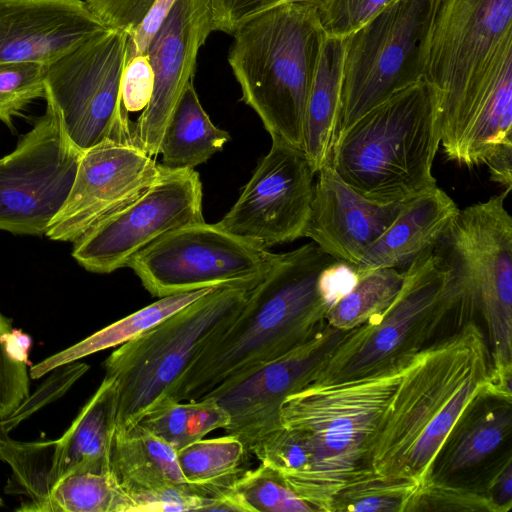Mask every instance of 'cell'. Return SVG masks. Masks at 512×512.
Wrapping results in <instances>:
<instances>
[{
    "instance_id": "obj_1",
    "label": "cell",
    "mask_w": 512,
    "mask_h": 512,
    "mask_svg": "<svg viewBox=\"0 0 512 512\" xmlns=\"http://www.w3.org/2000/svg\"><path fill=\"white\" fill-rule=\"evenodd\" d=\"M488 396H493L489 351L479 326L467 321L408 357L374 439L370 469L424 488L454 426Z\"/></svg>"
},
{
    "instance_id": "obj_2",
    "label": "cell",
    "mask_w": 512,
    "mask_h": 512,
    "mask_svg": "<svg viewBox=\"0 0 512 512\" xmlns=\"http://www.w3.org/2000/svg\"><path fill=\"white\" fill-rule=\"evenodd\" d=\"M336 260L314 242L278 254L234 321L187 368L172 398H203L312 339L330 309L320 277Z\"/></svg>"
},
{
    "instance_id": "obj_3",
    "label": "cell",
    "mask_w": 512,
    "mask_h": 512,
    "mask_svg": "<svg viewBox=\"0 0 512 512\" xmlns=\"http://www.w3.org/2000/svg\"><path fill=\"white\" fill-rule=\"evenodd\" d=\"M408 357L363 377L310 383L284 400L282 427L314 444L311 471L287 486L315 511L331 512L341 489L373 472L369 454Z\"/></svg>"
},
{
    "instance_id": "obj_4",
    "label": "cell",
    "mask_w": 512,
    "mask_h": 512,
    "mask_svg": "<svg viewBox=\"0 0 512 512\" xmlns=\"http://www.w3.org/2000/svg\"><path fill=\"white\" fill-rule=\"evenodd\" d=\"M512 48V0H433L420 68L440 114L443 152L478 124Z\"/></svg>"
},
{
    "instance_id": "obj_5",
    "label": "cell",
    "mask_w": 512,
    "mask_h": 512,
    "mask_svg": "<svg viewBox=\"0 0 512 512\" xmlns=\"http://www.w3.org/2000/svg\"><path fill=\"white\" fill-rule=\"evenodd\" d=\"M228 63L241 100L271 137L303 150L305 112L325 34L315 6L287 0L234 28Z\"/></svg>"
},
{
    "instance_id": "obj_6",
    "label": "cell",
    "mask_w": 512,
    "mask_h": 512,
    "mask_svg": "<svg viewBox=\"0 0 512 512\" xmlns=\"http://www.w3.org/2000/svg\"><path fill=\"white\" fill-rule=\"evenodd\" d=\"M441 123L423 80L396 92L337 134L330 165L361 196L403 201L434 188Z\"/></svg>"
},
{
    "instance_id": "obj_7",
    "label": "cell",
    "mask_w": 512,
    "mask_h": 512,
    "mask_svg": "<svg viewBox=\"0 0 512 512\" xmlns=\"http://www.w3.org/2000/svg\"><path fill=\"white\" fill-rule=\"evenodd\" d=\"M503 191L458 211L433 248L448 269L463 315L479 313L489 340L491 384L511 397L512 217Z\"/></svg>"
},
{
    "instance_id": "obj_8",
    "label": "cell",
    "mask_w": 512,
    "mask_h": 512,
    "mask_svg": "<svg viewBox=\"0 0 512 512\" xmlns=\"http://www.w3.org/2000/svg\"><path fill=\"white\" fill-rule=\"evenodd\" d=\"M252 289L216 287L106 358L105 376L116 383V429L136 425L157 403L172 398L187 368L234 321Z\"/></svg>"
},
{
    "instance_id": "obj_9",
    "label": "cell",
    "mask_w": 512,
    "mask_h": 512,
    "mask_svg": "<svg viewBox=\"0 0 512 512\" xmlns=\"http://www.w3.org/2000/svg\"><path fill=\"white\" fill-rule=\"evenodd\" d=\"M403 274L401 289L387 310L348 331L312 383L340 382L387 368L424 348L440 324L455 313L459 297L433 249Z\"/></svg>"
},
{
    "instance_id": "obj_10",
    "label": "cell",
    "mask_w": 512,
    "mask_h": 512,
    "mask_svg": "<svg viewBox=\"0 0 512 512\" xmlns=\"http://www.w3.org/2000/svg\"><path fill=\"white\" fill-rule=\"evenodd\" d=\"M433 0H390L346 37L337 134L396 92L420 81Z\"/></svg>"
},
{
    "instance_id": "obj_11",
    "label": "cell",
    "mask_w": 512,
    "mask_h": 512,
    "mask_svg": "<svg viewBox=\"0 0 512 512\" xmlns=\"http://www.w3.org/2000/svg\"><path fill=\"white\" fill-rule=\"evenodd\" d=\"M277 255L204 221L162 235L127 267L151 295L161 298L208 287L254 288Z\"/></svg>"
},
{
    "instance_id": "obj_12",
    "label": "cell",
    "mask_w": 512,
    "mask_h": 512,
    "mask_svg": "<svg viewBox=\"0 0 512 512\" xmlns=\"http://www.w3.org/2000/svg\"><path fill=\"white\" fill-rule=\"evenodd\" d=\"M126 43L124 32L106 29L46 68V106L81 152L105 139L129 143L120 123Z\"/></svg>"
},
{
    "instance_id": "obj_13",
    "label": "cell",
    "mask_w": 512,
    "mask_h": 512,
    "mask_svg": "<svg viewBox=\"0 0 512 512\" xmlns=\"http://www.w3.org/2000/svg\"><path fill=\"white\" fill-rule=\"evenodd\" d=\"M82 153L46 106L16 148L0 158V230L45 235L70 193Z\"/></svg>"
},
{
    "instance_id": "obj_14",
    "label": "cell",
    "mask_w": 512,
    "mask_h": 512,
    "mask_svg": "<svg viewBox=\"0 0 512 512\" xmlns=\"http://www.w3.org/2000/svg\"><path fill=\"white\" fill-rule=\"evenodd\" d=\"M202 183L194 169L164 167L135 201L73 242L72 256L87 271L108 274L162 235L204 222Z\"/></svg>"
},
{
    "instance_id": "obj_15",
    "label": "cell",
    "mask_w": 512,
    "mask_h": 512,
    "mask_svg": "<svg viewBox=\"0 0 512 512\" xmlns=\"http://www.w3.org/2000/svg\"><path fill=\"white\" fill-rule=\"evenodd\" d=\"M116 406L115 380L105 376L59 439L19 442L2 436L0 458L12 469L6 492L25 494L34 503L71 473L109 472Z\"/></svg>"
},
{
    "instance_id": "obj_16",
    "label": "cell",
    "mask_w": 512,
    "mask_h": 512,
    "mask_svg": "<svg viewBox=\"0 0 512 512\" xmlns=\"http://www.w3.org/2000/svg\"><path fill=\"white\" fill-rule=\"evenodd\" d=\"M269 152L260 160L239 198L216 224L259 248L303 237L311 214L314 175L302 149L271 137Z\"/></svg>"
},
{
    "instance_id": "obj_17",
    "label": "cell",
    "mask_w": 512,
    "mask_h": 512,
    "mask_svg": "<svg viewBox=\"0 0 512 512\" xmlns=\"http://www.w3.org/2000/svg\"><path fill=\"white\" fill-rule=\"evenodd\" d=\"M346 333L326 323L306 343L208 393L230 416L226 434L240 439L251 455L261 440L282 428L280 411L286 397L315 380Z\"/></svg>"
},
{
    "instance_id": "obj_18",
    "label": "cell",
    "mask_w": 512,
    "mask_h": 512,
    "mask_svg": "<svg viewBox=\"0 0 512 512\" xmlns=\"http://www.w3.org/2000/svg\"><path fill=\"white\" fill-rule=\"evenodd\" d=\"M163 169L136 146L105 139L82 153L70 193L45 235L73 243L139 198Z\"/></svg>"
},
{
    "instance_id": "obj_19",
    "label": "cell",
    "mask_w": 512,
    "mask_h": 512,
    "mask_svg": "<svg viewBox=\"0 0 512 512\" xmlns=\"http://www.w3.org/2000/svg\"><path fill=\"white\" fill-rule=\"evenodd\" d=\"M213 31L211 0H175L149 43L153 93L130 128L131 144L147 155H159L167 123L193 81L199 50Z\"/></svg>"
},
{
    "instance_id": "obj_20",
    "label": "cell",
    "mask_w": 512,
    "mask_h": 512,
    "mask_svg": "<svg viewBox=\"0 0 512 512\" xmlns=\"http://www.w3.org/2000/svg\"><path fill=\"white\" fill-rule=\"evenodd\" d=\"M106 29L84 0H0V63L49 66Z\"/></svg>"
},
{
    "instance_id": "obj_21",
    "label": "cell",
    "mask_w": 512,
    "mask_h": 512,
    "mask_svg": "<svg viewBox=\"0 0 512 512\" xmlns=\"http://www.w3.org/2000/svg\"><path fill=\"white\" fill-rule=\"evenodd\" d=\"M316 174L303 237L333 258L354 266L394 222L408 199L387 203L369 200L347 185L330 164Z\"/></svg>"
},
{
    "instance_id": "obj_22",
    "label": "cell",
    "mask_w": 512,
    "mask_h": 512,
    "mask_svg": "<svg viewBox=\"0 0 512 512\" xmlns=\"http://www.w3.org/2000/svg\"><path fill=\"white\" fill-rule=\"evenodd\" d=\"M459 211L438 186L408 199L394 222L354 268L358 275L378 268H407L435 244Z\"/></svg>"
},
{
    "instance_id": "obj_23",
    "label": "cell",
    "mask_w": 512,
    "mask_h": 512,
    "mask_svg": "<svg viewBox=\"0 0 512 512\" xmlns=\"http://www.w3.org/2000/svg\"><path fill=\"white\" fill-rule=\"evenodd\" d=\"M109 471L135 512L211 511L217 498L170 481L146 454L133 426L114 430Z\"/></svg>"
},
{
    "instance_id": "obj_24",
    "label": "cell",
    "mask_w": 512,
    "mask_h": 512,
    "mask_svg": "<svg viewBox=\"0 0 512 512\" xmlns=\"http://www.w3.org/2000/svg\"><path fill=\"white\" fill-rule=\"evenodd\" d=\"M346 37L325 36L308 97L303 151L317 173L330 163L337 136Z\"/></svg>"
},
{
    "instance_id": "obj_25",
    "label": "cell",
    "mask_w": 512,
    "mask_h": 512,
    "mask_svg": "<svg viewBox=\"0 0 512 512\" xmlns=\"http://www.w3.org/2000/svg\"><path fill=\"white\" fill-rule=\"evenodd\" d=\"M493 399V403L480 408L478 401L454 426L438 454L432 481H446L452 475L477 466L510 435L511 401Z\"/></svg>"
},
{
    "instance_id": "obj_26",
    "label": "cell",
    "mask_w": 512,
    "mask_h": 512,
    "mask_svg": "<svg viewBox=\"0 0 512 512\" xmlns=\"http://www.w3.org/2000/svg\"><path fill=\"white\" fill-rule=\"evenodd\" d=\"M231 139L215 126L202 107L193 81L180 98L164 130L159 154L167 169H194L206 162Z\"/></svg>"
},
{
    "instance_id": "obj_27",
    "label": "cell",
    "mask_w": 512,
    "mask_h": 512,
    "mask_svg": "<svg viewBox=\"0 0 512 512\" xmlns=\"http://www.w3.org/2000/svg\"><path fill=\"white\" fill-rule=\"evenodd\" d=\"M214 288L216 287L161 297L140 310L102 328L84 340L33 365L30 369V376L32 379H38L52 370L76 362L86 356L111 347L120 346Z\"/></svg>"
},
{
    "instance_id": "obj_28",
    "label": "cell",
    "mask_w": 512,
    "mask_h": 512,
    "mask_svg": "<svg viewBox=\"0 0 512 512\" xmlns=\"http://www.w3.org/2000/svg\"><path fill=\"white\" fill-rule=\"evenodd\" d=\"M250 453L237 437L200 439L177 450L186 481L213 498H221L247 469Z\"/></svg>"
},
{
    "instance_id": "obj_29",
    "label": "cell",
    "mask_w": 512,
    "mask_h": 512,
    "mask_svg": "<svg viewBox=\"0 0 512 512\" xmlns=\"http://www.w3.org/2000/svg\"><path fill=\"white\" fill-rule=\"evenodd\" d=\"M18 511L135 512L134 504L109 472H75L61 478L40 501Z\"/></svg>"
},
{
    "instance_id": "obj_30",
    "label": "cell",
    "mask_w": 512,
    "mask_h": 512,
    "mask_svg": "<svg viewBox=\"0 0 512 512\" xmlns=\"http://www.w3.org/2000/svg\"><path fill=\"white\" fill-rule=\"evenodd\" d=\"M230 422L227 411L212 396L186 400L168 397L151 408L137 423L176 450L204 438Z\"/></svg>"
},
{
    "instance_id": "obj_31",
    "label": "cell",
    "mask_w": 512,
    "mask_h": 512,
    "mask_svg": "<svg viewBox=\"0 0 512 512\" xmlns=\"http://www.w3.org/2000/svg\"><path fill=\"white\" fill-rule=\"evenodd\" d=\"M213 511L312 512V506L291 490L274 468L260 462L246 469L219 498Z\"/></svg>"
},
{
    "instance_id": "obj_32",
    "label": "cell",
    "mask_w": 512,
    "mask_h": 512,
    "mask_svg": "<svg viewBox=\"0 0 512 512\" xmlns=\"http://www.w3.org/2000/svg\"><path fill=\"white\" fill-rule=\"evenodd\" d=\"M404 274L396 268H378L359 275L355 287L326 315V323L350 331L378 319L399 293Z\"/></svg>"
},
{
    "instance_id": "obj_33",
    "label": "cell",
    "mask_w": 512,
    "mask_h": 512,
    "mask_svg": "<svg viewBox=\"0 0 512 512\" xmlns=\"http://www.w3.org/2000/svg\"><path fill=\"white\" fill-rule=\"evenodd\" d=\"M175 0H84L108 28L127 35L125 63L146 53Z\"/></svg>"
},
{
    "instance_id": "obj_34",
    "label": "cell",
    "mask_w": 512,
    "mask_h": 512,
    "mask_svg": "<svg viewBox=\"0 0 512 512\" xmlns=\"http://www.w3.org/2000/svg\"><path fill=\"white\" fill-rule=\"evenodd\" d=\"M420 489L416 481L372 472L341 489L333 498L331 512H408Z\"/></svg>"
},
{
    "instance_id": "obj_35",
    "label": "cell",
    "mask_w": 512,
    "mask_h": 512,
    "mask_svg": "<svg viewBox=\"0 0 512 512\" xmlns=\"http://www.w3.org/2000/svg\"><path fill=\"white\" fill-rule=\"evenodd\" d=\"M251 455L277 470L288 485L311 471L314 444L307 432L282 427L261 440Z\"/></svg>"
},
{
    "instance_id": "obj_36",
    "label": "cell",
    "mask_w": 512,
    "mask_h": 512,
    "mask_svg": "<svg viewBox=\"0 0 512 512\" xmlns=\"http://www.w3.org/2000/svg\"><path fill=\"white\" fill-rule=\"evenodd\" d=\"M47 66L31 63H0V120L12 127V118L33 100L44 98Z\"/></svg>"
},
{
    "instance_id": "obj_37",
    "label": "cell",
    "mask_w": 512,
    "mask_h": 512,
    "mask_svg": "<svg viewBox=\"0 0 512 512\" xmlns=\"http://www.w3.org/2000/svg\"><path fill=\"white\" fill-rule=\"evenodd\" d=\"M412 511L497 512V509L484 492L447 481H431L414 497L408 512Z\"/></svg>"
},
{
    "instance_id": "obj_38",
    "label": "cell",
    "mask_w": 512,
    "mask_h": 512,
    "mask_svg": "<svg viewBox=\"0 0 512 512\" xmlns=\"http://www.w3.org/2000/svg\"><path fill=\"white\" fill-rule=\"evenodd\" d=\"M154 87V72L148 55L133 57L124 65L120 88V123L129 143L131 113L142 112L148 105Z\"/></svg>"
},
{
    "instance_id": "obj_39",
    "label": "cell",
    "mask_w": 512,
    "mask_h": 512,
    "mask_svg": "<svg viewBox=\"0 0 512 512\" xmlns=\"http://www.w3.org/2000/svg\"><path fill=\"white\" fill-rule=\"evenodd\" d=\"M390 0H326L317 6L325 36L345 38L364 25Z\"/></svg>"
},
{
    "instance_id": "obj_40",
    "label": "cell",
    "mask_w": 512,
    "mask_h": 512,
    "mask_svg": "<svg viewBox=\"0 0 512 512\" xmlns=\"http://www.w3.org/2000/svg\"><path fill=\"white\" fill-rule=\"evenodd\" d=\"M12 329L11 319L0 313V419L9 416L29 396L27 364L15 361L6 347Z\"/></svg>"
},
{
    "instance_id": "obj_41",
    "label": "cell",
    "mask_w": 512,
    "mask_h": 512,
    "mask_svg": "<svg viewBox=\"0 0 512 512\" xmlns=\"http://www.w3.org/2000/svg\"><path fill=\"white\" fill-rule=\"evenodd\" d=\"M133 427L150 460L170 481L182 487L195 488L210 497L203 490L186 481L179 466L177 450L171 444L159 438L139 424H136Z\"/></svg>"
},
{
    "instance_id": "obj_42",
    "label": "cell",
    "mask_w": 512,
    "mask_h": 512,
    "mask_svg": "<svg viewBox=\"0 0 512 512\" xmlns=\"http://www.w3.org/2000/svg\"><path fill=\"white\" fill-rule=\"evenodd\" d=\"M287 0H211L213 30L232 34L246 17Z\"/></svg>"
},
{
    "instance_id": "obj_43",
    "label": "cell",
    "mask_w": 512,
    "mask_h": 512,
    "mask_svg": "<svg viewBox=\"0 0 512 512\" xmlns=\"http://www.w3.org/2000/svg\"><path fill=\"white\" fill-rule=\"evenodd\" d=\"M358 279L354 266L347 262L336 260L325 268L320 277V290L328 306L331 308L346 296Z\"/></svg>"
},
{
    "instance_id": "obj_44",
    "label": "cell",
    "mask_w": 512,
    "mask_h": 512,
    "mask_svg": "<svg viewBox=\"0 0 512 512\" xmlns=\"http://www.w3.org/2000/svg\"><path fill=\"white\" fill-rule=\"evenodd\" d=\"M497 512H508L512 507V458L508 456L496 469L484 492Z\"/></svg>"
},
{
    "instance_id": "obj_45",
    "label": "cell",
    "mask_w": 512,
    "mask_h": 512,
    "mask_svg": "<svg viewBox=\"0 0 512 512\" xmlns=\"http://www.w3.org/2000/svg\"><path fill=\"white\" fill-rule=\"evenodd\" d=\"M32 338L21 329H12L7 337L6 347L10 356L18 362L28 364Z\"/></svg>"
},
{
    "instance_id": "obj_46",
    "label": "cell",
    "mask_w": 512,
    "mask_h": 512,
    "mask_svg": "<svg viewBox=\"0 0 512 512\" xmlns=\"http://www.w3.org/2000/svg\"><path fill=\"white\" fill-rule=\"evenodd\" d=\"M293 1L303 2V3L317 7V6L321 5L323 2H325L326 0H293Z\"/></svg>"
},
{
    "instance_id": "obj_47",
    "label": "cell",
    "mask_w": 512,
    "mask_h": 512,
    "mask_svg": "<svg viewBox=\"0 0 512 512\" xmlns=\"http://www.w3.org/2000/svg\"><path fill=\"white\" fill-rule=\"evenodd\" d=\"M0 505H2V499H1V497H0Z\"/></svg>"
}]
</instances>
